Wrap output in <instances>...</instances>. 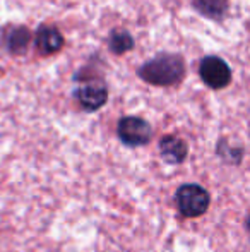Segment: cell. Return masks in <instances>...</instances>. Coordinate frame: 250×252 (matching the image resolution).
<instances>
[{
	"label": "cell",
	"instance_id": "obj_7",
	"mask_svg": "<svg viewBox=\"0 0 250 252\" xmlns=\"http://www.w3.org/2000/svg\"><path fill=\"white\" fill-rule=\"evenodd\" d=\"M2 43L12 55H23L31 43V33L26 26H10L3 31Z\"/></svg>",
	"mask_w": 250,
	"mask_h": 252
},
{
	"label": "cell",
	"instance_id": "obj_10",
	"mask_svg": "<svg viewBox=\"0 0 250 252\" xmlns=\"http://www.w3.org/2000/svg\"><path fill=\"white\" fill-rule=\"evenodd\" d=\"M108 47H110V52L115 53V55H122V53L129 52L134 48V38L129 31L122 30H113L108 36Z\"/></svg>",
	"mask_w": 250,
	"mask_h": 252
},
{
	"label": "cell",
	"instance_id": "obj_11",
	"mask_svg": "<svg viewBox=\"0 0 250 252\" xmlns=\"http://www.w3.org/2000/svg\"><path fill=\"white\" fill-rule=\"evenodd\" d=\"M247 230H249V232H250V216H249V218H247Z\"/></svg>",
	"mask_w": 250,
	"mask_h": 252
},
{
	"label": "cell",
	"instance_id": "obj_1",
	"mask_svg": "<svg viewBox=\"0 0 250 252\" xmlns=\"http://www.w3.org/2000/svg\"><path fill=\"white\" fill-rule=\"evenodd\" d=\"M137 76L153 86H175L185 77V59L180 53H158L139 67Z\"/></svg>",
	"mask_w": 250,
	"mask_h": 252
},
{
	"label": "cell",
	"instance_id": "obj_3",
	"mask_svg": "<svg viewBox=\"0 0 250 252\" xmlns=\"http://www.w3.org/2000/svg\"><path fill=\"white\" fill-rule=\"evenodd\" d=\"M76 81H79V84L74 90V98L86 112H96L107 103L108 90L101 79L76 76Z\"/></svg>",
	"mask_w": 250,
	"mask_h": 252
},
{
	"label": "cell",
	"instance_id": "obj_5",
	"mask_svg": "<svg viewBox=\"0 0 250 252\" xmlns=\"http://www.w3.org/2000/svg\"><path fill=\"white\" fill-rule=\"evenodd\" d=\"M199 76L202 83L211 90H223L231 83L230 65L216 55H207L200 60Z\"/></svg>",
	"mask_w": 250,
	"mask_h": 252
},
{
	"label": "cell",
	"instance_id": "obj_6",
	"mask_svg": "<svg viewBox=\"0 0 250 252\" xmlns=\"http://www.w3.org/2000/svg\"><path fill=\"white\" fill-rule=\"evenodd\" d=\"M34 43H36V48L41 55H52L63 47V36L55 26L43 24L38 28L36 34H34Z\"/></svg>",
	"mask_w": 250,
	"mask_h": 252
},
{
	"label": "cell",
	"instance_id": "obj_4",
	"mask_svg": "<svg viewBox=\"0 0 250 252\" xmlns=\"http://www.w3.org/2000/svg\"><path fill=\"white\" fill-rule=\"evenodd\" d=\"M118 139L130 148L144 146L153 137V129L149 122H146L140 117H124L117 124Z\"/></svg>",
	"mask_w": 250,
	"mask_h": 252
},
{
	"label": "cell",
	"instance_id": "obj_9",
	"mask_svg": "<svg viewBox=\"0 0 250 252\" xmlns=\"http://www.w3.org/2000/svg\"><path fill=\"white\" fill-rule=\"evenodd\" d=\"M194 9L211 21H223L228 12V0H192Z\"/></svg>",
	"mask_w": 250,
	"mask_h": 252
},
{
	"label": "cell",
	"instance_id": "obj_8",
	"mask_svg": "<svg viewBox=\"0 0 250 252\" xmlns=\"http://www.w3.org/2000/svg\"><path fill=\"white\" fill-rule=\"evenodd\" d=\"M189 146L184 139L177 136H165L160 141V155L170 165H178L187 158Z\"/></svg>",
	"mask_w": 250,
	"mask_h": 252
},
{
	"label": "cell",
	"instance_id": "obj_2",
	"mask_svg": "<svg viewBox=\"0 0 250 252\" xmlns=\"http://www.w3.org/2000/svg\"><path fill=\"white\" fill-rule=\"evenodd\" d=\"M175 201H177V208L182 215L187 218H197L207 211L211 196L204 187L197 186V184H185V186L178 187Z\"/></svg>",
	"mask_w": 250,
	"mask_h": 252
}]
</instances>
